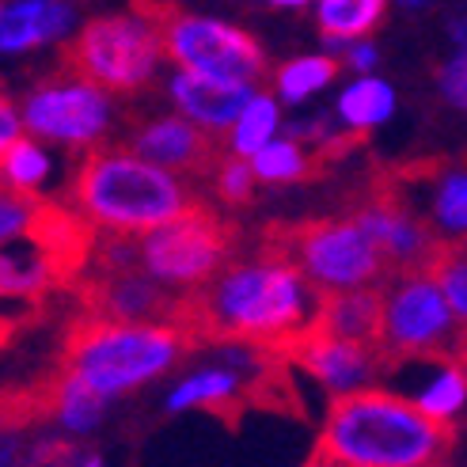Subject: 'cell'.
Wrapping results in <instances>:
<instances>
[{
  "label": "cell",
  "mask_w": 467,
  "mask_h": 467,
  "mask_svg": "<svg viewBox=\"0 0 467 467\" xmlns=\"http://www.w3.org/2000/svg\"><path fill=\"white\" fill-rule=\"evenodd\" d=\"M319 293L289 259L263 247L240 263H224L213 282L191 296L186 331L198 342H251L285 354L289 342L316 323Z\"/></svg>",
  "instance_id": "cell-1"
},
{
  "label": "cell",
  "mask_w": 467,
  "mask_h": 467,
  "mask_svg": "<svg viewBox=\"0 0 467 467\" xmlns=\"http://www.w3.org/2000/svg\"><path fill=\"white\" fill-rule=\"evenodd\" d=\"M452 445V422L403 395L361 388L327 407L316 460L323 467H449Z\"/></svg>",
  "instance_id": "cell-2"
},
{
  "label": "cell",
  "mask_w": 467,
  "mask_h": 467,
  "mask_svg": "<svg viewBox=\"0 0 467 467\" xmlns=\"http://www.w3.org/2000/svg\"><path fill=\"white\" fill-rule=\"evenodd\" d=\"M198 205L186 175L126 149H91L73 179V209L96 232L145 236Z\"/></svg>",
  "instance_id": "cell-3"
},
{
  "label": "cell",
  "mask_w": 467,
  "mask_h": 467,
  "mask_svg": "<svg viewBox=\"0 0 467 467\" xmlns=\"http://www.w3.org/2000/svg\"><path fill=\"white\" fill-rule=\"evenodd\" d=\"M191 342H198L179 323H130V319H80L65 342L61 368L84 380L96 395L114 400V395L137 391L141 384L160 380L171 372Z\"/></svg>",
  "instance_id": "cell-4"
},
{
  "label": "cell",
  "mask_w": 467,
  "mask_h": 467,
  "mask_svg": "<svg viewBox=\"0 0 467 467\" xmlns=\"http://www.w3.org/2000/svg\"><path fill=\"white\" fill-rule=\"evenodd\" d=\"M380 289L384 323L377 346L388 372L422 361H460L463 327L433 270L391 274Z\"/></svg>",
  "instance_id": "cell-5"
},
{
  "label": "cell",
  "mask_w": 467,
  "mask_h": 467,
  "mask_svg": "<svg viewBox=\"0 0 467 467\" xmlns=\"http://www.w3.org/2000/svg\"><path fill=\"white\" fill-rule=\"evenodd\" d=\"M266 247L277 251L282 259H289L308 277L319 296L388 282L384 254L377 251V244L368 240V232L354 217L277 224L266 232Z\"/></svg>",
  "instance_id": "cell-6"
},
{
  "label": "cell",
  "mask_w": 467,
  "mask_h": 467,
  "mask_svg": "<svg viewBox=\"0 0 467 467\" xmlns=\"http://www.w3.org/2000/svg\"><path fill=\"white\" fill-rule=\"evenodd\" d=\"M163 57H168V50H163L160 23L141 0L133 5V12L88 19L65 50V65L73 73L103 84L114 96L149 88Z\"/></svg>",
  "instance_id": "cell-7"
},
{
  "label": "cell",
  "mask_w": 467,
  "mask_h": 467,
  "mask_svg": "<svg viewBox=\"0 0 467 467\" xmlns=\"http://www.w3.org/2000/svg\"><path fill=\"white\" fill-rule=\"evenodd\" d=\"M228 251L232 228L205 202L186 209L182 217L145 232V236H137L141 270L179 296H191L213 282V274L228 263Z\"/></svg>",
  "instance_id": "cell-8"
},
{
  "label": "cell",
  "mask_w": 467,
  "mask_h": 467,
  "mask_svg": "<svg viewBox=\"0 0 467 467\" xmlns=\"http://www.w3.org/2000/svg\"><path fill=\"white\" fill-rule=\"evenodd\" d=\"M160 23L163 35V50L175 68L186 73H205L217 80H244V84H259L266 73V54L244 27H232L224 19H209L194 16L171 5H156V0H141Z\"/></svg>",
  "instance_id": "cell-9"
},
{
  "label": "cell",
  "mask_w": 467,
  "mask_h": 467,
  "mask_svg": "<svg viewBox=\"0 0 467 467\" xmlns=\"http://www.w3.org/2000/svg\"><path fill=\"white\" fill-rule=\"evenodd\" d=\"M114 114V91L68 68L65 77L31 88V96L23 99V130L46 145L91 152L107 141Z\"/></svg>",
  "instance_id": "cell-10"
},
{
  "label": "cell",
  "mask_w": 467,
  "mask_h": 467,
  "mask_svg": "<svg viewBox=\"0 0 467 467\" xmlns=\"http://www.w3.org/2000/svg\"><path fill=\"white\" fill-rule=\"evenodd\" d=\"M349 217L368 232V240L384 254L388 277L410 274V270H433L441 247H445L430 232V224L414 213V205L391 186L388 175L372 186L365 198L354 202Z\"/></svg>",
  "instance_id": "cell-11"
},
{
  "label": "cell",
  "mask_w": 467,
  "mask_h": 467,
  "mask_svg": "<svg viewBox=\"0 0 467 467\" xmlns=\"http://www.w3.org/2000/svg\"><path fill=\"white\" fill-rule=\"evenodd\" d=\"M388 179L414 205V213L430 224L441 244H467V156L426 160L414 163V168L391 171Z\"/></svg>",
  "instance_id": "cell-12"
},
{
  "label": "cell",
  "mask_w": 467,
  "mask_h": 467,
  "mask_svg": "<svg viewBox=\"0 0 467 467\" xmlns=\"http://www.w3.org/2000/svg\"><path fill=\"white\" fill-rule=\"evenodd\" d=\"M194 296V293H191ZM191 296L163 289L141 266L130 270H91L84 282L88 312L99 319H130V323H179L191 319Z\"/></svg>",
  "instance_id": "cell-13"
},
{
  "label": "cell",
  "mask_w": 467,
  "mask_h": 467,
  "mask_svg": "<svg viewBox=\"0 0 467 467\" xmlns=\"http://www.w3.org/2000/svg\"><path fill=\"white\" fill-rule=\"evenodd\" d=\"M282 358L300 365L331 395H349V391L372 388L377 372H388L384 358H380V346L327 335V331H319V327H308L296 342H289V349Z\"/></svg>",
  "instance_id": "cell-14"
},
{
  "label": "cell",
  "mask_w": 467,
  "mask_h": 467,
  "mask_svg": "<svg viewBox=\"0 0 467 467\" xmlns=\"http://www.w3.org/2000/svg\"><path fill=\"white\" fill-rule=\"evenodd\" d=\"M130 149L175 175H202L213 168V160H221L213 137L198 130L191 119H182L179 110L145 119L130 133Z\"/></svg>",
  "instance_id": "cell-15"
},
{
  "label": "cell",
  "mask_w": 467,
  "mask_h": 467,
  "mask_svg": "<svg viewBox=\"0 0 467 467\" xmlns=\"http://www.w3.org/2000/svg\"><path fill=\"white\" fill-rule=\"evenodd\" d=\"M254 84L244 80H217L205 73H186V68H175L168 80V99L171 107L191 119L198 130H205L209 137H221L236 126V119L244 114V107L254 96Z\"/></svg>",
  "instance_id": "cell-16"
},
{
  "label": "cell",
  "mask_w": 467,
  "mask_h": 467,
  "mask_svg": "<svg viewBox=\"0 0 467 467\" xmlns=\"http://www.w3.org/2000/svg\"><path fill=\"white\" fill-rule=\"evenodd\" d=\"M77 27L73 0H5L0 5V54H27L61 42Z\"/></svg>",
  "instance_id": "cell-17"
},
{
  "label": "cell",
  "mask_w": 467,
  "mask_h": 467,
  "mask_svg": "<svg viewBox=\"0 0 467 467\" xmlns=\"http://www.w3.org/2000/svg\"><path fill=\"white\" fill-rule=\"evenodd\" d=\"M380 323H384V289L365 285V289H342V293H323L316 323L319 331L354 338V342H380Z\"/></svg>",
  "instance_id": "cell-18"
},
{
  "label": "cell",
  "mask_w": 467,
  "mask_h": 467,
  "mask_svg": "<svg viewBox=\"0 0 467 467\" xmlns=\"http://www.w3.org/2000/svg\"><path fill=\"white\" fill-rule=\"evenodd\" d=\"M251 377L240 368H232L224 361L217 365H198L191 368L186 377H179L168 391V400H163V407H168L171 414L179 410H224L232 403H240L251 395Z\"/></svg>",
  "instance_id": "cell-19"
},
{
  "label": "cell",
  "mask_w": 467,
  "mask_h": 467,
  "mask_svg": "<svg viewBox=\"0 0 467 467\" xmlns=\"http://www.w3.org/2000/svg\"><path fill=\"white\" fill-rule=\"evenodd\" d=\"M61 277H65L61 263L35 236H23L0 247V296L38 300Z\"/></svg>",
  "instance_id": "cell-20"
},
{
  "label": "cell",
  "mask_w": 467,
  "mask_h": 467,
  "mask_svg": "<svg viewBox=\"0 0 467 467\" xmlns=\"http://www.w3.org/2000/svg\"><path fill=\"white\" fill-rule=\"evenodd\" d=\"M35 410H46L65 433L84 437V433H91V430L103 422L107 400L91 391L84 380H77L73 372H65V368H61L57 377L46 384V391H42V400L35 403Z\"/></svg>",
  "instance_id": "cell-21"
},
{
  "label": "cell",
  "mask_w": 467,
  "mask_h": 467,
  "mask_svg": "<svg viewBox=\"0 0 467 467\" xmlns=\"http://www.w3.org/2000/svg\"><path fill=\"white\" fill-rule=\"evenodd\" d=\"M323 163L327 160L316 149H308L305 141H296V137H274L266 149H259L251 156V168L259 175V182H270V186L312 179Z\"/></svg>",
  "instance_id": "cell-22"
},
{
  "label": "cell",
  "mask_w": 467,
  "mask_h": 467,
  "mask_svg": "<svg viewBox=\"0 0 467 467\" xmlns=\"http://www.w3.org/2000/svg\"><path fill=\"white\" fill-rule=\"evenodd\" d=\"M388 0H316V23L327 42L346 46L380 27Z\"/></svg>",
  "instance_id": "cell-23"
},
{
  "label": "cell",
  "mask_w": 467,
  "mask_h": 467,
  "mask_svg": "<svg viewBox=\"0 0 467 467\" xmlns=\"http://www.w3.org/2000/svg\"><path fill=\"white\" fill-rule=\"evenodd\" d=\"M391 110H395V91L377 77H361L338 96V122L358 137L388 122Z\"/></svg>",
  "instance_id": "cell-24"
},
{
  "label": "cell",
  "mask_w": 467,
  "mask_h": 467,
  "mask_svg": "<svg viewBox=\"0 0 467 467\" xmlns=\"http://www.w3.org/2000/svg\"><path fill=\"white\" fill-rule=\"evenodd\" d=\"M54 171V160H50V149L38 137L23 133L19 141H12L5 152H0V182L12 186V191H23V194H35L46 186Z\"/></svg>",
  "instance_id": "cell-25"
},
{
  "label": "cell",
  "mask_w": 467,
  "mask_h": 467,
  "mask_svg": "<svg viewBox=\"0 0 467 467\" xmlns=\"http://www.w3.org/2000/svg\"><path fill=\"white\" fill-rule=\"evenodd\" d=\"M277 130H282V107H277V99L270 91H254L251 103L236 119V126L228 130V152L251 160L254 152L274 141Z\"/></svg>",
  "instance_id": "cell-26"
},
{
  "label": "cell",
  "mask_w": 467,
  "mask_h": 467,
  "mask_svg": "<svg viewBox=\"0 0 467 467\" xmlns=\"http://www.w3.org/2000/svg\"><path fill=\"white\" fill-rule=\"evenodd\" d=\"M338 61L327 57V54H305V57H293L285 65H277L274 73V91L282 103H305L312 99L316 91H323L338 77Z\"/></svg>",
  "instance_id": "cell-27"
},
{
  "label": "cell",
  "mask_w": 467,
  "mask_h": 467,
  "mask_svg": "<svg viewBox=\"0 0 467 467\" xmlns=\"http://www.w3.org/2000/svg\"><path fill=\"white\" fill-rule=\"evenodd\" d=\"M414 403L426 414L452 422V414L467 403V365L460 361H433V377L414 395Z\"/></svg>",
  "instance_id": "cell-28"
},
{
  "label": "cell",
  "mask_w": 467,
  "mask_h": 467,
  "mask_svg": "<svg viewBox=\"0 0 467 467\" xmlns=\"http://www.w3.org/2000/svg\"><path fill=\"white\" fill-rule=\"evenodd\" d=\"M38 217H42V202L35 194L12 191V186L0 182V247L31 236Z\"/></svg>",
  "instance_id": "cell-29"
},
{
  "label": "cell",
  "mask_w": 467,
  "mask_h": 467,
  "mask_svg": "<svg viewBox=\"0 0 467 467\" xmlns=\"http://www.w3.org/2000/svg\"><path fill=\"white\" fill-rule=\"evenodd\" d=\"M433 274H437V282H441V289H445L449 305H452L463 335H467V244L441 247L437 263H433Z\"/></svg>",
  "instance_id": "cell-30"
},
{
  "label": "cell",
  "mask_w": 467,
  "mask_h": 467,
  "mask_svg": "<svg viewBox=\"0 0 467 467\" xmlns=\"http://www.w3.org/2000/svg\"><path fill=\"white\" fill-rule=\"evenodd\" d=\"M254 182H259V175H254L251 160L244 156H221L217 168H213V194L228 205H244L251 194H254Z\"/></svg>",
  "instance_id": "cell-31"
},
{
  "label": "cell",
  "mask_w": 467,
  "mask_h": 467,
  "mask_svg": "<svg viewBox=\"0 0 467 467\" xmlns=\"http://www.w3.org/2000/svg\"><path fill=\"white\" fill-rule=\"evenodd\" d=\"M27 133L23 130V107H16L8 96H0V152H5L12 141Z\"/></svg>",
  "instance_id": "cell-32"
},
{
  "label": "cell",
  "mask_w": 467,
  "mask_h": 467,
  "mask_svg": "<svg viewBox=\"0 0 467 467\" xmlns=\"http://www.w3.org/2000/svg\"><path fill=\"white\" fill-rule=\"evenodd\" d=\"M346 65L358 68V73H365V68L377 65V46L358 38V42H346Z\"/></svg>",
  "instance_id": "cell-33"
},
{
  "label": "cell",
  "mask_w": 467,
  "mask_h": 467,
  "mask_svg": "<svg viewBox=\"0 0 467 467\" xmlns=\"http://www.w3.org/2000/svg\"><path fill=\"white\" fill-rule=\"evenodd\" d=\"M0 467H35V456H31V460L23 456L19 437H12V433H0Z\"/></svg>",
  "instance_id": "cell-34"
},
{
  "label": "cell",
  "mask_w": 467,
  "mask_h": 467,
  "mask_svg": "<svg viewBox=\"0 0 467 467\" xmlns=\"http://www.w3.org/2000/svg\"><path fill=\"white\" fill-rule=\"evenodd\" d=\"M277 8H305V5H316V0H270Z\"/></svg>",
  "instance_id": "cell-35"
},
{
  "label": "cell",
  "mask_w": 467,
  "mask_h": 467,
  "mask_svg": "<svg viewBox=\"0 0 467 467\" xmlns=\"http://www.w3.org/2000/svg\"><path fill=\"white\" fill-rule=\"evenodd\" d=\"M77 467H107V463H103V456H99V452H88V456H84Z\"/></svg>",
  "instance_id": "cell-36"
},
{
  "label": "cell",
  "mask_w": 467,
  "mask_h": 467,
  "mask_svg": "<svg viewBox=\"0 0 467 467\" xmlns=\"http://www.w3.org/2000/svg\"><path fill=\"white\" fill-rule=\"evenodd\" d=\"M460 365H467V335H463V342H460Z\"/></svg>",
  "instance_id": "cell-37"
},
{
  "label": "cell",
  "mask_w": 467,
  "mask_h": 467,
  "mask_svg": "<svg viewBox=\"0 0 467 467\" xmlns=\"http://www.w3.org/2000/svg\"><path fill=\"white\" fill-rule=\"evenodd\" d=\"M407 5H422V0H407Z\"/></svg>",
  "instance_id": "cell-38"
},
{
  "label": "cell",
  "mask_w": 467,
  "mask_h": 467,
  "mask_svg": "<svg viewBox=\"0 0 467 467\" xmlns=\"http://www.w3.org/2000/svg\"><path fill=\"white\" fill-rule=\"evenodd\" d=\"M0 335H5V327H0Z\"/></svg>",
  "instance_id": "cell-39"
}]
</instances>
